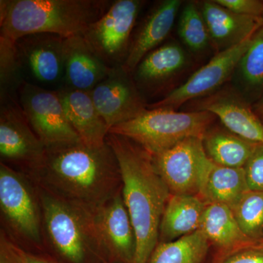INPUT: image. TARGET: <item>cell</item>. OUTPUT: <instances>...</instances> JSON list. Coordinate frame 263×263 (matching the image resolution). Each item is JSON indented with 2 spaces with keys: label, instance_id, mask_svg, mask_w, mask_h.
Here are the masks:
<instances>
[{
  "label": "cell",
  "instance_id": "1",
  "mask_svg": "<svg viewBox=\"0 0 263 263\" xmlns=\"http://www.w3.org/2000/svg\"><path fill=\"white\" fill-rule=\"evenodd\" d=\"M29 176L52 195L91 210L123 186L117 157L107 143L101 147L81 141L46 147L42 162Z\"/></svg>",
  "mask_w": 263,
  "mask_h": 263
},
{
  "label": "cell",
  "instance_id": "2",
  "mask_svg": "<svg viewBox=\"0 0 263 263\" xmlns=\"http://www.w3.org/2000/svg\"><path fill=\"white\" fill-rule=\"evenodd\" d=\"M122 178V195L136 238L133 263H148L159 243L161 220L171 194L153 157L129 138L108 133Z\"/></svg>",
  "mask_w": 263,
  "mask_h": 263
},
{
  "label": "cell",
  "instance_id": "3",
  "mask_svg": "<svg viewBox=\"0 0 263 263\" xmlns=\"http://www.w3.org/2000/svg\"><path fill=\"white\" fill-rule=\"evenodd\" d=\"M109 0H0V38L37 33L83 35L108 10Z\"/></svg>",
  "mask_w": 263,
  "mask_h": 263
},
{
  "label": "cell",
  "instance_id": "4",
  "mask_svg": "<svg viewBox=\"0 0 263 263\" xmlns=\"http://www.w3.org/2000/svg\"><path fill=\"white\" fill-rule=\"evenodd\" d=\"M37 186L42 205L45 254L57 263H108L93 210Z\"/></svg>",
  "mask_w": 263,
  "mask_h": 263
},
{
  "label": "cell",
  "instance_id": "5",
  "mask_svg": "<svg viewBox=\"0 0 263 263\" xmlns=\"http://www.w3.org/2000/svg\"><path fill=\"white\" fill-rule=\"evenodd\" d=\"M1 229L29 254H45L43 212L37 183L0 162Z\"/></svg>",
  "mask_w": 263,
  "mask_h": 263
},
{
  "label": "cell",
  "instance_id": "6",
  "mask_svg": "<svg viewBox=\"0 0 263 263\" xmlns=\"http://www.w3.org/2000/svg\"><path fill=\"white\" fill-rule=\"evenodd\" d=\"M216 117L205 110L148 109L140 117L110 128L109 133L129 138L154 157L190 137L204 138Z\"/></svg>",
  "mask_w": 263,
  "mask_h": 263
},
{
  "label": "cell",
  "instance_id": "7",
  "mask_svg": "<svg viewBox=\"0 0 263 263\" xmlns=\"http://www.w3.org/2000/svg\"><path fill=\"white\" fill-rule=\"evenodd\" d=\"M0 103V162L30 176L42 162L46 146L31 127L18 98Z\"/></svg>",
  "mask_w": 263,
  "mask_h": 263
},
{
  "label": "cell",
  "instance_id": "8",
  "mask_svg": "<svg viewBox=\"0 0 263 263\" xmlns=\"http://www.w3.org/2000/svg\"><path fill=\"white\" fill-rule=\"evenodd\" d=\"M143 1L117 0L83 37L110 67L124 65L132 41V32L141 11Z\"/></svg>",
  "mask_w": 263,
  "mask_h": 263
},
{
  "label": "cell",
  "instance_id": "9",
  "mask_svg": "<svg viewBox=\"0 0 263 263\" xmlns=\"http://www.w3.org/2000/svg\"><path fill=\"white\" fill-rule=\"evenodd\" d=\"M154 164L171 195H200L214 162L208 156L203 138L190 137L154 156Z\"/></svg>",
  "mask_w": 263,
  "mask_h": 263
},
{
  "label": "cell",
  "instance_id": "10",
  "mask_svg": "<svg viewBox=\"0 0 263 263\" xmlns=\"http://www.w3.org/2000/svg\"><path fill=\"white\" fill-rule=\"evenodd\" d=\"M18 98L31 127L45 146L81 141L67 119L57 90L24 81Z\"/></svg>",
  "mask_w": 263,
  "mask_h": 263
},
{
  "label": "cell",
  "instance_id": "11",
  "mask_svg": "<svg viewBox=\"0 0 263 263\" xmlns=\"http://www.w3.org/2000/svg\"><path fill=\"white\" fill-rule=\"evenodd\" d=\"M65 37L37 33L19 38L15 53L26 82L58 90L65 81Z\"/></svg>",
  "mask_w": 263,
  "mask_h": 263
},
{
  "label": "cell",
  "instance_id": "12",
  "mask_svg": "<svg viewBox=\"0 0 263 263\" xmlns=\"http://www.w3.org/2000/svg\"><path fill=\"white\" fill-rule=\"evenodd\" d=\"M90 93L109 129L133 120L148 110L131 72L124 66L112 68L109 75Z\"/></svg>",
  "mask_w": 263,
  "mask_h": 263
},
{
  "label": "cell",
  "instance_id": "13",
  "mask_svg": "<svg viewBox=\"0 0 263 263\" xmlns=\"http://www.w3.org/2000/svg\"><path fill=\"white\" fill-rule=\"evenodd\" d=\"M252 37L224 51H219L206 65L190 76L184 84L173 90L162 100L148 105V109L169 108L176 110L190 100L204 98L224 84L239 65L248 49Z\"/></svg>",
  "mask_w": 263,
  "mask_h": 263
},
{
  "label": "cell",
  "instance_id": "14",
  "mask_svg": "<svg viewBox=\"0 0 263 263\" xmlns=\"http://www.w3.org/2000/svg\"><path fill=\"white\" fill-rule=\"evenodd\" d=\"M95 226L107 262L133 263L136 238L122 190L93 210Z\"/></svg>",
  "mask_w": 263,
  "mask_h": 263
},
{
  "label": "cell",
  "instance_id": "15",
  "mask_svg": "<svg viewBox=\"0 0 263 263\" xmlns=\"http://www.w3.org/2000/svg\"><path fill=\"white\" fill-rule=\"evenodd\" d=\"M195 111L205 110L214 114L228 130L237 136L263 145V123L236 91L222 90L197 100Z\"/></svg>",
  "mask_w": 263,
  "mask_h": 263
},
{
  "label": "cell",
  "instance_id": "16",
  "mask_svg": "<svg viewBox=\"0 0 263 263\" xmlns=\"http://www.w3.org/2000/svg\"><path fill=\"white\" fill-rule=\"evenodd\" d=\"M64 56L65 81L63 86L91 91L112 70V68L90 47L82 35L65 38Z\"/></svg>",
  "mask_w": 263,
  "mask_h": 263
},
{
  "label": "cell",
  "instance_id": "17",
  "mask_svg": "<svg viewBox=\"0 0 263 263\" xmlns=\"http://www.w3.org/2000/svg\"><path fill=\"white\" fill-rule=\"evenodd\" d=\"M71 125L86 146L106 144L109 127L95 106L90 91L62 86L57 90Z\"/></svg>",
  "mask_w": 263,
  "mask_h": 263
},
{
  "label": "cell",
  "instance_id": "18",
  "mask_svg": "<svg viewBox=\"0 0 263 263\" xmlns=\"http://www.w3.org/2000/svg\"><path fill=\"white\" fill-rule=\"evenodd\" d=\"M201 13L211 39L221 51L252 37L263 25V18L235 13L215 1L204 2Z\"/></svg>",
  "mask_w": 263,
  "mask_h": 263
},
{
  "label": "cell",
  "instance_id": "19",
  "mask_svg": "<svg viewBox=\"0 0 263 263\" xmlns=\"http://www.w3.org/2000/svg\"><path fill=\"white\" fill-rule=\"evenodd\" d=\"M181 5L180 0H165L152 10L132 40L127 60L123 65L128 72L133 73L141 60L167 37Z\"/></svg>",
  "mask_w": 263,
  "mask_h": 263
},
{
  "label": "cell",
  "instance_id": "20",
  "mask_svg": "<svg viewBox=\"0 0 263 263\" xmlns=\"http://www.w3.org/2000/svg\"><path fill=\"white\" fill-rule=\"evenodd\" d=\"M206 204L197 195H171L161 220L159 243L174 241L200 229Z\"/></svg>",
  "mask_w": 263,
  "mask_h": 263
},
{
  "label": "cell",
  "instance_id": "21",
  "mask_svg": "<svg viewBox=\"0 0 263 263\" xmlns=\"http://www.w3.org/2000/svg\"><path fill=\"white\" fill-rule=\"evenodd\" d=\"M200 230L209 242L226 252V255L263 241L250 239L240 229L231 209L220 203H207Z\"/></svg>",
  "mask_w": 263,
  "mask_h": 263
},
{
  "label": "cell",
  "instance_id": "22",
  "mask_svg": "<svg viewBox=\"0 0 263 263\" xmlns=\"http://www.w3.org/2000/svg\"><path fill=\"white\" fill-rule=\"evenodd\" d=\"M186 63L181 46L167 43L148 53L133 71V79L139 88L155 89L179 72Z\"/></svg>",
  "mask_w": 263,
  "mask_h": 263
},
{
  "label": "cell",
  "instance_id": "23",
  "mask_svg": "<svg viewBox=\"0 0 263 263\" xmlns=\"http://www.w3.org/2000/svg\"><path fill=\"white\" fill-rule=\"evenodd\" d=\"M249 191L243 167H228L213 163L204 179L200 195L207 203L232 208Z\"/></svg>",
  "mask_w": 263,
  "mask_h": 263
},
{
  "label": "cell",
  "instance_id": "24",
  "mask_svg": "<svg viewBox=\"0 0 263 263\" xmlns=\"http://www.w3.org/2000/svg\"><path fill=\"white\" fill-rule=\"evenodd\" d=\"M208 156L216 164L228 167H243L257 143L247 141L230 130H208L203 138Z\"/></svg>",
  "mask_w": 263,
  "mask_h": 263
},
{
  "label": "cell",
  "instance_id": "25",
  "mask_svg": "<svg viewBox=\"0 0 263 263\" xmlns=\"http://www.w3.org/2000/svg\"><path fill=\"white\" fill-rule=\"evenodd\" d=\"M209 241L201 230L174 241L159 243L148 263H203Z\"/></svg>",
  "mask_w": 263,
  "mask_h": 263
},
{
  "label": "cell",
  "instance_id": "26",
  "mask_svg": "<svg viewBox=\"0 0 263 263\" xmlns=\"http://www.w3.org/2000/svg\"><path fill=\"white\" fill-rule=\"evenodd\" d=\"M238 67L245 91L258 100L263 93V25L252 36Z\"/></svg>",
  "mask_w": 263,
  "mask_h": 263
},
{
  "label": "cell",
  "instance_id": "27",
  "mask_svg": "<svg viewBox=\"0 0 263 263\" xmlns=\"http://www.w3.org/2000/svg\"><path fill=\"white\" fill-rule=\"evenodd\" d=\"M230 209L245 234L254 241H262L263 191L249 190Z\"/></svg>",
  "mask_w": 263,
  "mask_h": 263
},
{
  "label": "cell",
  "instance_id": "28",
  "mask_svg": "<svg viewBox=\"0 0 263 263\" xmlns=\"http://www.w3.org/2000/svg\"><path fill=\"white\" fill-rule=\"evenodd\" d=\"M24 81L15 43L0 38V100L18 98V90Z\"/></svg>",
  "mask_w": 263,
  "mask_h": 263
},
{
  "label": "cell",
  "instance_id": "29",
  "mask_svg": "<svg viewBox=\"0 0 263 263\" xmlns=\"http://www.w3.org/2000/svg\"><path fill=\"white\" fill-rule=\"evenodd\" d=\"M179 34L190 50L200 51L208 46L210 35L201 10L193 3L183 8L180 16Z\"/></svg>",
  "mask_w": 263,
  "mask_h": 263
},
{
  "label": "cell",
  "instance_id": "30",
  "mask_svg": "<svg viewBox=\"0 0 263 263\" xmlns=\"http://www.w3.org/2000/svg\"><path fill=\"white\" fill-rule=\"evenodd\" d=\"M243 170L249 190L263 191V145H257Z\"/></svg>",
  "mask_w": 263,
  "mask_h": 263
},
{
  "label": "cell",
  "instance_id": "31",
  "mask_svg": "<svg viewBox=\"0 0 263 263\" xmlns=\"http://www.w3.org/2000/svg\"><path fill=\"white\" fill-rule=\"evenodd\" d=\"M29 253L0 229V263H29Z\"/></svg>",
  "mask_w": 263,
  "mask_h": 263
},
{
  "label": "cell",
  "instance_id": "32",
  "mask_svg": "<svg viewBox=\"0 0 263 263\" xmlns=\"http://www.w3.org/2000/svg\"><path fill=\"white\" fill-rule=\"evenodd\" d=\"M216 3L239 14L263 18V2L259 0H215Z\"/></svg>",
  "mask_w": 263,
  "mask_h": 263
},
{
  "label": "cell",
  "instance_id": "33",
  "mask_svg": "<svg viewBox=\"0 0 263 263\" xmlns=\"http://www.w3.org/2000/svg\"><path fill=\"white\" fill-rule=\"evenodd\" d=\"M221 263H263V241L228 254Z\"/></svg>",
  "mask_w": 263,
  "mask_h": 263
},
{
  "label": "cell",
  "instance_id": "34",
  "mask_svg": "<svg viewBox=\"0 0 263 263\" xmlns=\"http://www.w3.org/2000/svg\"><path fill=\"white\" fill-rule=\"evenodd\" d=\"M29 263H57L46 254H29Z\"/></svg>",
  "mask_w": 263,
  "mask_h": 263
},
{
  "label": "cell",
  "instance_id": "35",
  "mask_svg": "<svg viewBox=\"0 0 263 263\" xmlns=\"http://www.w3.org/2000/svg\"><path fill=\"white\" fill-rule=\"evenodd\" d=\"M256 115L263 123V93L258 100H256L255 103L252 107Z\"/></svg>",
  "mask_w": 263,
  "mask_h": 263
},
{
  "label": "cell",
  "instance_id": "36",
  "mask_svg": "<svg viewBox=\"0 0 263 263\" xmlns=\"http://www.w3.org/2000/svg\"><path fill=\"white\" fill-rule=\"evenodd\" d=\"M108 263H116V262H108Z\"/></svg>",
  "mask_w": 263,
  "mask_h": 263
}]
</instances>
